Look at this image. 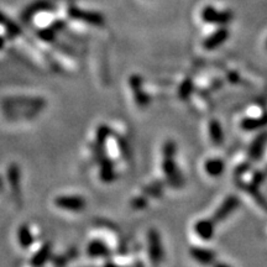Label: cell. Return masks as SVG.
Wrapping results in <instances>:
<instances>
[{"label": "cell", "instance_id": "obj_9", "mask_svg": "<svg viewBox=\"0 0 267 267\" xmlns=\"http://www.w3.org/2000/svg\"><path fill=\"white\" fill-rule=\"evenodd\" d=\"M227 37H229V31L226 29H224V27H221V29L217 30V31L205 39L204 42H203V47L207 51H212L214 48L221 46L226 41Z\"/></svg>", "mask_w": 267, "mask_h": 267}, {"label": "cell", "instance_id": "obj_16", "mask_svg": "<svg viewBox=\"0 0 267 267\" xmlns=\"http://www.w3.org/2000/svg\"><path fill=\"white\" fill-rule=\"evenodd\" d=\"M16 236H17V241H19L21 247L24 249H29L33 244V241H35L31 229H30L29 225H26V224H23V225L19 226Z\"/></svg>", "mask_w": 267, "mask_h": 267}, {"label": "cell", "instance_id": "obj_2", "mask_svg": "<svg viewBox=\"0 0 267 267\" xmlns=\"http://www.w3.org/2000/svg\"><path fill=\"white\" fill-rule=\"evenodd\" d=\"M54 205L62 211L80 213L86 209L87 202L81 196H59L54 198Z\"/></svg>", "mask_w": 267, "mask_h": 267}, {"label": "cell", "instance_id": "obj_19", "mask_svg": "<svg viewBox=\"0 0 267 267\" xmlns=\"http://www.w3.org/2000/svg\"><path fill=\"white\" fill-rule=\"evenodd\" d=\"M63 26H65V23H63V21H56V23H53L51 26H48L45 30H42V31L39 32V36H40L44 41L51 42L54 40V37H56V32Z\"/></svg>", "mask_w": 267, "mask_h": 267}, {"label": "cell", "instance_id": "obj_26", "mask_svg": "<svg viewBox=\"0 0 267 267\" xmlns=\"http://www.w3.org/2000/svg\"><path fill=\"white\" fill-rule=\"evenodd\" d=\"M131 204L135 209H142V208L146 207L147 200H146V198H144V197H138V198H135L132 200Z\"/></svg>", "mask_w": 267, "mask_h": 267}, {"label": "cell", "instance_id": "obj_8", "mask_svg": "<svg viewBox=\"0 0 267 267\" xmlns=\"http://www.w3.org/2000/svg\"><path fill=\"white\" fill-rule=\"evenodd\" d=\"M238 205H239V200L236 199V197L234 196L227 197V198L221 203L220 207L217 209V212L214 213L213 215L214 223H220V221H223L227 215H230L234 211H235Z\"/></svg>", "mask_w": 267, "mask_h": 267}, {"label": "cell", "instance_id": "obj_11", "mask_svg": "<svg viewBox=\"0 0 267 267\" xmlns=\"http://www.w3.org/2000/svg\"><path fill=\"white\" fill-rule=\"evenodd\" d=\"M51 4L46 0H40V2H35L32 3L30 7H27L25 10H24V13L21 14V17H23V20L27 23V21H30L32 19V17H35L36 15L40 14V13H44V11L48 10V9H51Z\"/></svg>", "mask_w": 267, "mask_h": 267}, {"label": "cell", "instance_id": "obj_6", "mask_svg": "<svg viewBox=\"0 0 267 267\" xmlns=\"http://www.w3.org/2000/svg\"><path fill=\"white\" fill-rule=\"evenodd\" d=\"M129 83L132 89L134 99H135L136 104L142 108L147 107V105L150 104V96H148L146 92H144V89H142V78L140 75L134 74L130 77Z\"/></svg>", "mask_w": 267, "mask_h": 267}, {"label": "cell", "instance_id": "obj_4", "mask_svg": "<svg viewBox=\"0 0 267 267\" xmlns=\"http://www.w3.org/2000/svg\"><path fill=\"white\" fill-rule=\"evenodd\" d=\"M200 17L204 23L207 24H218V25H223V24H227L232 20V14L229 11H220L217 10L212 5H207L203 8L202 13H200Z\"/></svg>", "mask_w": 267, "mask_h": 267}, {"label": "cell", "instance_id": "obj_7", "mask_svg": "<svg viewBox=\"0 0 267 267\" xmlns=\"http://www.w3.org/2000/svg\"><path fill=\"white\" fill-rule=\"evenodd\" d=\"M7 178L14 197L16 199H19L21 197V172L19 166L15 165V163H11V165L8 167Z\"/></svg>", "mask_w": 267, "mask_h": 267}, {"label": "cell", "instance_id": "obj_3", "mask_svg": "<svg viewBox=\"0 0 267 267\" xmlns=\"http://www.w3.org/2000/svg\"><path fill=\"white\" fill-rule=\"evenodd\" d=\"M147 246L151 262L157 265L163 260V246L160 233L156 229H150L147 233Z\"/></svg>", "mask_w": 267, "mask_h": 267}, {"label": "cell", "instance_id": "obj_15", "mask_svg": "<svg viewBox=\"0 0 267 267\" xmlns=\"http://www.w3.org/2000/svg\"><path fill=\"white\" fill-rule=\"evenodd\" d=\"M189 253H190V256H192L194 260L198 261V262H200V263H204V265H207V263H212L215 259V255L213 251L208 250V249L193 246L192 249H190Z\"/></svg>", "mask_w": 267, "mask_h": 267}, {"label": "cell", "instance_id": "obj_5", "mask_svg": "<svg viewBox=\"0 0 267 267\" xmlns=\"http://www.w3.org/2000/svg\"><path fill=\"white\" fill-rule=\"evenodd\" d=\"M162 171L174 187H180L183 184V177H182L180 169L177 168L175 157H163Z\"/></svg>", "mask_w": 267, "mask_h": 267}, {"label": "cell", "instance_id": "obj_23", "mask_svg": "<svg viewBox=\"0 0 267 267\" xmlns=\"http://www.w3.org/2000/svg\"><path fill=\"white\" fill-rule=\"evenodd\" d=\"M192 90H193V82L190 78H186V80L182 82V84L180 86V89H178V96H180V98L182 100H186L188 97L190 96Z\"/></svg>", "mask_w": 267, "mask_h": 267}, {"label": "cell", "instance_id": "obj_20", "mask_svg": "<svg viewBox=\"0 0 267 267\" xmlns=\"http://www.w3.org/2000/svg\"><path fill=\"white\" fill-rule=\"evenodd\" d=\"M267 123V115H263L261 118H253V119H244L241 121V127L244 130H255L259 127L266 125Z\"/></svg>", "mask_w": 267, "mask_h": 267}, {"label": "cell", "instance_id": "obj_1", "mask_svg": "<svg viewBox=\"0 0 267 267\" xmlns=\"http://www.w3.org/2000/svg\"><path fill=\"white\" fill-rule=\"evenodd\" d=\"M67 14L73 20L81 21V23L88 24L92 26H103L104 25V17L102 14L96 11H87L77 7H69L67 9Z\"/></svg>", "mask_w": 267, "mask_h": 267}, {"label": "cell", "instance_id": "obj_14", "mask_svg": "<svg viewBox=\"0 0 267 267\" xmlns=\"http://www.w3.org/2000/svg\"><path fill=\"white\" fill-rule=\"evenodd\" d=\"M100 165V178L105 183H110L115 180V171H114V165L108 157H104L99 161Z\"/></svg>", "mask_w": 267, "mask_h": 267}, {"label": "cell", "instance_id": "obj_21", "mask_svg": "<svg viewBox=\"0 0 267 267\" xmlns=\"http://www.w3.org/2000/svg\"><path fill=\"white\" fill-rule=\"evenodd\" d=\"M111 135V129L105 124H102L97 127V131H96V142L98 145H102V146H105L107 144L108 139L110 138Z\"/></svg>", "mask_w": 267, "mask_h": 267}, {"label": "cell", "instance_id": "obj_27", "mask_svg": "<svg viewBox=\"0 0 267 267\" xmlns=\"http://www.w3.org/2000/svg\"><path fill=\"white\" fill-rule=\"evenodd\" d=\"M4 46H5V40H4V37H3V36H0V50H2V48Z\"/></svg>", "mask_w": 267, "mask_h": 267}, {"label": "cell", "instance_id": "obj_12", "mask_svg": "<svg viewBox=\"0 0 267 267\" xmlns=\"http://www.w3.org/2000/svg\"><path fill=\"white\" fill-rule=\"evenodd\" d=\"M87 254L93 259H97V257H107L110 254V251L103 241L92 240L87 246Z\"/></svg>", "mask_w": 267, "mask_h": 267}, {"label": "cell", "instance_id": "obj_25", "mask_svg": "<svg viewBox=\"0 0 267 267\" xmlns=\"http://www.w3.org/2000/svg\"><path fill=\"white\" fill-rule=\"evenodd\" d=\"M162 190V184L161 182H155V183H151L150 186H147L144 189V192L147 194V196H159Z\"/></svg>", "mask_w": 267, "mask_h": 267}, {"label": "cell", "instance_id": "obj_18", "mask_svg": "<svg viewBox=\"0 0 267 267\" xmlns=\"http://www.w3.org/2000/svg\"><path fill=\"white\" fill-rule=\"evenodd\" d=\"M209 136H211L212 141H213L215 145L223 144L224 134L223 130H221L219 121L212 120L211 123H209Z\"/></svg>", "mask_w": 267, "mask_h": 267}, {"label": "cell", "instance_id": "obj_24", "mask_svg": "<svg viewBox=\"0 0 267 267\" xmlns=\"http://www.w3.org/2000/svg\"><path fill=\"white\" fill-rule=\"evenodd\" d=\"M176 152H177V146H176L175 141L168 140L165 142L162 147V155L163 157H175Z\"/></svg>", "mask_w": 267, "mask_h": 267}, {"label": "cell", "instance_id": "obj_22", "mask_svg": "<svg viewBox=\"0 0 267 267\" xmlns=\"http://www.w3.org/2000/svg\"><path fill=\"white\" fill-rule=\"evenodd\" d=\"M0 25L7 30V32L10 36H17L20 33L19 26H17L15 23H13V21L9 20L8 17L5 16V15H3L2 13H0Z\"/></svg>", "mask_w": 267, "mask_h": 267}, {"label": "cell", "instance_id": "obj_10", "mask_svg": "<svg viewBox=\"0 0 267 267\" xmlns=\"http://www.w3.org/2000/svg\"><path fill=\"white\" fill-rule=\"evenodd\" d=\"M194 233L202 240H211L214 235V220L203 219L194 224Z\"/></svg>", "mask_w": 267, "mask_h": 267}, {"label": "cell", "instance_id": "obj_28", "mask_svg": "<svg viewBox=\"0 0 267 267\" xmlns=\"http://www.w3.org/2000/svg\"><path fill=\"white\" fill-rule=\"evenodd\" d=\"M266 45H267V44H266Z\"/></svg>", "mask_w": 267, "mask_h": 267}, {"label": "cell", "instance_id": "obj_17", "mask_svg": "<svg viewBox=\"0 0 267 267\" xmlns=\"http://www.w3.org/2000/svg\"><path fill=\"white\" fill-rule=\"evenodd\" d=\"M225 169V165L220 159H211L204 162V171L211 177H219Z\"/></svg>", "mask_w": 267, "mask_h": 267}, {"label": "cell", "instance_id": "obj_13", "mask_svg": "<svg viewBox=\"0 0 267 267\" xmlns=\"http://www.w3.org/2000/svg\"><path fill=\"white\" fill-rule=\"evenodd\" d=\"M51 253H52V246H51L50 242L44 244L35 254H33L30 263H31V266H42L44 263H46V261L51 257Z\"/></svg>", "mask_w": 267, "mask_h": 267}]
</instances>
